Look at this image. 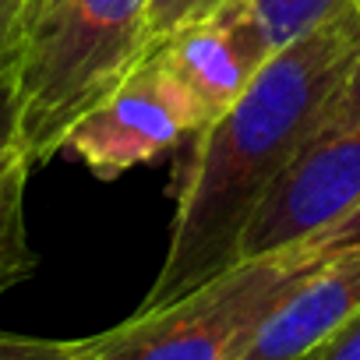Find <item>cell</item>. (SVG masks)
Returning a JSON list of instances; mask_svg holds the SVG:
<instances>
[{
  "instance_id": "1",
  "label": "cell",
  "mask_w": 360,
  "mask_h": 360,
  "mask_svg": "<svg viewBox=\"0 0 360 360\" xmlns=\"http://www.w3.org/2000/svg\"><path fill=\"white\" fill-rule=\"evenodd\" d=\"M360 68V8L276 50L212 117L180 173L169 248L138 311L173 304L244 262V233L335 92Z\"/></svg>"
},
{
  "instance_id": "2",
  "label": "cell",
  "mask_w": 360,
  "mask_h": 360,
  "mask_svg": "<svg viewBox=\"0 0 360 360\" xmlns=\"http://www.w3.org/2000/svg\"><path fill=\"white\" fill-rule=\"evenodd\" d=\"M152 0H46L15 71L32 162L60 155L71 127L103 106L155 50Z\"/></svg>"
},
{
  "instance_id": "3",
  "label": "cell",
  "mask_w": 360,
  "mask_h": 360,
  "mask_svg": "<svg viewBox=\"0 0 360 360\" xmlns=\"http://www.w3.org/2000/svg\"><path fill=\"white\" fill-rule=\"evenodd\" d=\"M328 258L311 240L244 258L188 297L82 339L78 360H240L272 307Z\"/></svg>"
},
{
  "instance_id": "4",
  "label": "cell",
  "mask_w": 360,
  "mask_h": 360,
  "mask_svg": "<svg viewBox=\"0 0 360 360\" xmlns=\"http://www.w3.org/2000/svg\"><path fill=\"white\" fill-rule=\"evenodd\" d=\"M360 202V68L335 92L244 233V258L304 244Z\"/></svg>"
},
{
  "instance_id": "5",
  "label": "cell",
  "mask_w": 360,
  "mask_h": 360,
  "mask_svg": "<svg viewBox=\"0 0 360 360\" xmlns=\"http://www.w3.org/2000/svg\"><path fill=\"white\" fill-rule=\"evenodd\" d=\"M212 117L162 64L159 50L89 117H82L64 148L99 180H113L134 166L195 138Z\"/></svg>"
},
{
  "instance_id": "6",
  "label": "cell",
  "mask_w": 360,
  "mask_h": 360,
  "mask_svg": "<svg viewBox=\"0 0 360 360\" xmlns=\"http://www.w3.org/2000/svg\"><path fill=\"white\" fill-rule=\"evenodd\" d=\"M159 57L209 117H219L272 53L255 22L251 0H226L205 18L169 32Z\"/></svg>"
},
{
  "instance_id": "7",
  "label": "cell",
  "mask_w": 360,
  "mask_h": 360,
  "mask_svg": "<svg viewBox=\"0 0 360 360\" xmlns=\"http://www.w3.org/2000/svg\"><path fill=\"white\" fill-rule=\"evenodd\" d=\"M360 311V248L332 255L258 325L240 360H304Z\"/></svg>"
},
{
  "instance_id": "8",
  "label": "cell",
  "mask_w": 360,
  "mask_h": 360,
  "mask_svg": "<svg viewBox=\"0 0 360 360\" xmlns=\"http://www.w3.org/2000/svg\"><path fill=\"white\" fill-rule=\"evenodd\" d=\"M32 166L18 124L15 78H0V297L36 272V251L25 230V184Z\"/></svg>"
},
{
  "instance_id": "9",
  "label": "cell",
  "mask_w": 360,
  "mask_h": 360,
  "mask_svg": "<svg viewBox=\"0 0 360 360\" xmlns=\"http://www.w3.org/2000/svg\"><path fill=\"white\" fill-rule=\"evenodd\" d=\"M353 4L356 0H251V11H255V22L262 29L269 53H276L286 43L332 22Z\"/></svg>"
},
{
  "instance_id": "10",
  "label": "cell",
  "mask_w": 360,
  "mask_h": 360,
  "mask_svg": "<svg viewBox=\"0 0 360 360\" xmlns=\"http://www.w3.org/2000/svg\"><path fill=\"white\" fill-rule=\"evenodd\" d=\"M46 0H0V78H15Z\"/></svg>"
},
{
  "instance_id": "11",
  "label": "cell",
  "mask_w": 360,
  "mask_h": 360,
  "mask_svg": "<svg viewBox=\"0 0 360 360\" xmlns=\"http://www.w3.org/2000/svg\"><path fill=\"white\" fill-rule=\"evenodd\" d=\"M82 339H39L0 332V360H78Z\"/></svg>"
},
{
  "instance_id": "12",
  "label": "cell",
  "mask_w": 360,
  "mask_h": 360,
  "mask_svg": "<svg viewBox=\"0 0 360 360\" xmlns=\"http://www.w3.org/2000/svg\"><path fill=\"white\" fill-rule=\"evenodd\" d=\"M226 0H152V11H148V25L155 43L162 46V39L169 32H176L180 25H191L198 18H205L209 11H216Z\"/></svg>"
},
{
  "instance_id": "13",
  "label": "cell",
  "mask_w": 360,
  "mask_h": 360,
  "mask_svg": "<svg viewBox=\"0 0 360 360\" xmlns=\"http://www.w3.org/2000/svg\"><path fill=\"white\" fill-rule=\"evenodd\" d=\"M304 360H360V311L342 321L318 349H311Z\"/></svg>"
},
{
  "instance_id": "14",
  "label": "cell",
  "mask_w": 360,
  "mask_h": 360,
  "mask_svg": "<svg viewBox=\"0 0 360 360\" xmlns=\"http://www.w3.org/2000/svg\"><path fill=\"white\" fill-rule=\"evenodd\" d=\"M314 248L328 251V255H339V251H349V248H360V202L342 216L335 219L328 230H321L318 237H311Z\"/></svg>"
},
{
  "instance_id": "15",
  "label": "cell",
  "mask_w": 360,
  "mask_h": 360,
  "mask_svg": "<svg viewBox=\"0 0 360 360\" xmlns=\"http://www.w3.org/2000/svg\"><path fill=\"white\" fill-rule=\"evenodd\" d=\"M356 8H360V0H356Z\"/></svg>"
}]
</instances>
